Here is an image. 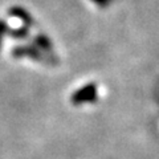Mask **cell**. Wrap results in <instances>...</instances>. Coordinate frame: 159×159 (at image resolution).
I'll list each match as a JSON object with an SVG mask.
<instances>
[{
    "label": "cell",
    "instance_id": "277c9868",
    "mask_svg": "<svg viewBox=\"0 0 159 159\" xmlns=\"http://www.w3.org/2000/svg\"><path fill=\"white\" fill-rule=\"evenodd\" d=\"M34 43H36V45H39L40 48H43L44 51H51L52 49V43L51 40H49L45 34H39L34 39Z\"/></svg>",
    "mask_w": 159,
    "mask_h": 159
},
{
    "label": "cell",
    "instance_id": "5b68a950",
    "mask_svg": "<svg viewBox=\"0 0 159 159\" xmlns=\"http://www.w3.org/2000/svg\"><path fill=\"white\" fill-rule=\"evenodd\" d=\"M9 34L13 37H25L28 34V28L21 27V28H17V29H11V31H9Z\"/></svg>",
    "mask_w": 159,
    "mask_h": 159
},
{
    "label": "cell",
    "instance_id": "6da1fadb",
    "mask_svg": "<svg viewBox=\"0 0 159 159\" xmlns=\"http://www.w3.org/2000/svg\"><path fill=\"white\" fill-rule=\"evenodd\" d=\"M13 56L15 57H32V58H41V53L39 52L37 48H34L32 45H21V47H17L13 49Z\"/></svg>",
    "mask_w": 159,
    "mask_h": 159
},
{
    "label": "cell",
    "instance_id": "8992f818",
    "mask_svg": "<svg viewBox=\"0 0 159 159\" xmlns=\"http://www.w3.org/2000/svg\"><path fill=\"white\" fill-rule=\"evenodd\" d=\"M8 32V27H7V23L4 20H0V47H2V41H3V37L4 34Z\"/></svg>",
    "mask_w": 159,
    "mask_h": 159
},
{
    "label": "cell",
    "instance_id": "7a4b0ae2",
    "mask_svg": "<svg viewBox=\"0 0 159 159\" xmlns=\"http://www.w3.org/2000/svg\"><path fill=\"white\" fill-rule=\"evenodd\" d=\"M8 13L11 15V16H13V17L20 19L21 21L28 24V25H29V24H33V17L31 16V13H29L27 9L21 8V7H12V8H9Z\"/></svg>",
    "mask_w": 159,
    "mask_h": 159
},
{
    "label": "cell",
    "instance_id": "3957f363",
    "mask_svg": "<svg viewBox=\"0 0 159 159\" xmlns=\"http://www.w3.org/2000/svg\"><path fill=\"white\" fill-rule=\"evenodd\" d=\"M96 96V88L93 85H89L82 88L80 92H77L73 97V101L76 102H81V101H89V99H93Z\"/></svg>",
    "mask_w": 159,
    "mask_h": 159
},
{
    "label": "cell",
    "instance_id": "52a82bcc",
    "mask_svg": "<svg viewBox=\"0 0 159 159\" xmlns=\"http://www.w3.org/2000/svg\"><path fill=\"white\" fill-rule=\"evenodd\" d=\"M92 2L98 4V6H106V4L109 3V0H92Z\"/></svg>",
    "mask_w": 159,
    "mask_h": 159
}]
</instances>
